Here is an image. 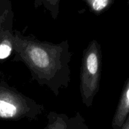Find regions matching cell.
I'll use <instances>...</instances> for the list:
<instances>
[{
	"label": "cell",
	"mask_w": 129,
	"mask_h": 129,
	"mask_svg": "<svg viewBox=\"0 0 129 129\" xmlns=\"http://www.w3.org/2000/svg\"><path fill=\"white\" fill-rule=\"evenodd\" d=\"M13 49L16 60L22 61L40 85H47L58 95L70 81L71 54L68 41L53 44L24 36L15 31Z\"/></svg>",
	"instance_id": "1"
},
{
	"label": "cell",
	"mask_w": 129,
	"mask_h": 129,
	"mask_svg": "<svg viewBox=\"0 0 129 129\" xmlns=\"http://www.w3.org/2000/svg\"><path fill=\"white\" fill-rule=\"evenodd\" d=\"M102 50L96 40L91 42L84 50L80 74V90L83 102L87 107L92 105L99 89L101 76Z\"/></svg>",
	"instance_id": "2"
},
{
	"label": "cell",
	"mask_w": 129,
	"mask_h": 129,
	"mask_svg": "<svg viewBox=\"0 0 129 129\" xmlns=\"http://www.w3.org/2000/svg\"><path fill=\"white\" fill-rule=\"evenodd\" d=\"M44 107L33 100L10 88L0 86V118L20 120H34L43 112Z\"/></svg>",
	"instance_id": "3"
},
{
	"label": "cell",
	"mask_w": 129,
	"mask_h": 129,
	"mask_svg": "<svg viewBox=\"0 0 129 129\" xmlns=\"http://www.w3.org/2000/svg\"><path fill=\"white\" fill-rule=\"evenodd\" d=\"M47 129H89L80 115L69 118L66 115L51 112L48 115Z\"/></svg>",
	"instance_id": "4"
},
{
	"label": "cell",
	"mask_w": 129,
	"mask_h": 129,
	"mask_svg": "<svg viewBox=\"0 0 129 129\" xmlns=\"http://www.w3.org/2000/svg\"><path fill=\"white\" fill-rule=\"evenodd\" d=\"M129 114V78L123 86L118 106L113 120L112 128L119 129L123 124Z\"/></svg>",
	"instance_id": "5"
},
{
	"label": "cell",
	"mask_w": 129,
	"mask_h": 129,
	"mask_svg": "<svg viewBox=\"0 0 129 129\" xmlns=\"http://www.w3.org/2000/svg\"><path fill=\"white\" fill-rule=\"evenodd\" d=\"M93 13L100 14L109 8L114 0H84Z\"/></svg>",
	"instance_id": "6"
},
{
	"label": "cell",
	"mask_w": 129,
	"mask_h": 129,
	"mask_svg": "<svg viewBox=\"0 0 129 129\" xmlns=\"http://www.w3.org/2000/svg\"><path fill=\"white\" fill-rule=\"evenodd\" d=\"M40 1L46 5L48 9L51 11L53 18H55L58 14V6L60 0H40Z\"/></svg>",
	"instance_id": "7"
},
{
	"label": "cell",
	"mask_w": 129,
	"mask_h": 129,
	"mask_svg": "<svg viewBox=\"0 0 129 129\" xmlns=\"http://www.w3.org/2000/svg\"><path fill=\"white\" fill-rule=\"evenodd\" d=\"M119 129H129V114L127 118H126L124 123H123V124L122 125V127Z\"/></svg>",
	"instance_id": "8"
},
{
	"label": "cell",
	"mask_w": 129,
	"mask_h": 129,
	"mask_svg": "<svg viewBox=\"0 0 129 129\" xmlns=\"http://www.w3.org/2000/svg\"><path fill=\"white\" fill-rule=\"evenodd\" d=\"M45 129H47V128H45Z\"/></svg>",
	"instance_id": "9"
}]
</instances>
